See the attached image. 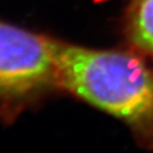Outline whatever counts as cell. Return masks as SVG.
Segmentation results:
<instances>
[{"label":"cell","instance_id":"obj_2","mask_svg":"<svg viewBox=\"0 0 153 153\" xmlns=\"http://www.w3.org/2000/svg\"><path fill=\"white\" fill-rule=\"evenodd\" d=\"M59 88L54 39L0 21V106L16 113Z\"/></svg>","mask_w":153,"mask_h":153},{"label":"cell","instance_id":"obj_3","mask_svg":"<svg viewBox=\"0 0 153 153\" xmlns=\"http://www.w3.org/2000/svg\"><path fill=\"white\" fill-rule=\"evenodd\" d=\"M124 31L133 50L153 60V0H130Z\"/></svg>","mask_w":153,"mask_h":153},{"label":"cell","instance_id":"obj_1","mask_svg":"<svg viewBox=\"0 0 153 153\" xmlns=\"http://www.w3.org/2000/svg\"><path fill=\"white\" fill-rule=\"evenodd\" d=\"M59 88L126 123L153 145V68L136 51L98 50L54 39Z\"/></svg>","mask_w":153,"mask_h":153}]
</instances>
